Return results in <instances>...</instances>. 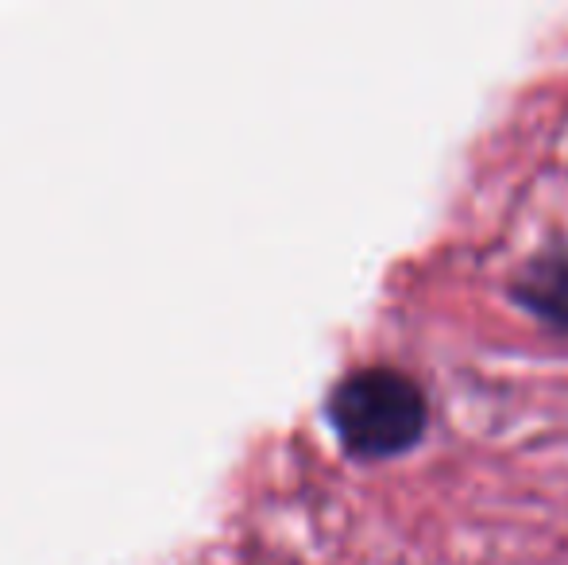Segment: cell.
<instances>
[{
    "label": "cell",
    "instance_id": "7a4b0ae2",
    "mask_svg": "<svg viewBox=\"0 0 568 565\" xmlns=\"http://www.w3.org/2000/svg\"><path fill=\"white\" fill-rule=\"evenodd\" d=\"M518 302L541 322L568 330V249H549L534 256L530 264L518 272L515 286H510Z\"/></svg>",
    "mask_w": 568,
    "mask_h": 565
},
{
    "label": "cell",
    "instance_id": "6da1fadb",
    "mask_svg": "<svg viewBox=\"0 0 568 565\" xmlns=\"http://www.w3.org/2000/svg\"><path fill=\"white\" fill-rule=\"evenodd\" d=\"M329 423L359 461H387L422 442L429 407L422 387L395 369L348 372L329 392Z\"/></svg>",
    "mask_w": 568,
    "mask_h": 565
}]
</instances>
